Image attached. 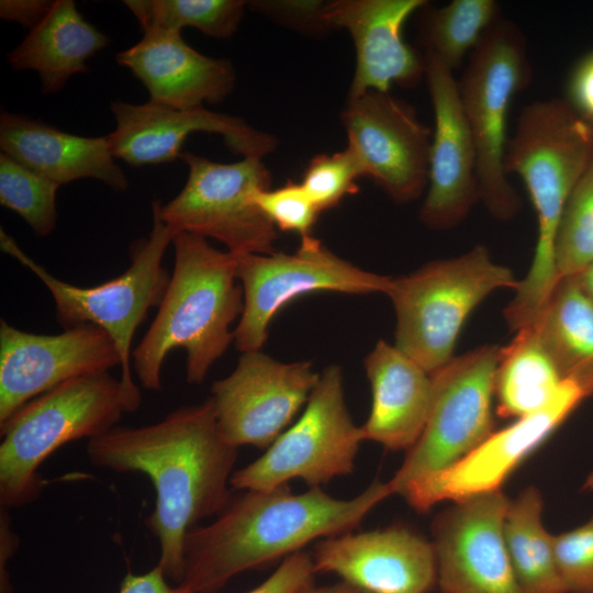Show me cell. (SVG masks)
<instances>
[{"label": "cell", "mask_w": 593, "mask_h": 593, "mask_svg": "<svg viewBox=\"0 0 593 593\" xmlns=\"http://www.w3.org/2000/svg\"><path fill=\"white\" fill-rule=\"evenodd\" d=\"M237 450L223 435L211 398L152 425L114 426L87 444L92 466L150 479L156 502L145 525L159 542L157 566L177 584L183 578L187 533L232 497Z\"/></svg>", "instance_id": "obj_1"}, {"label": "cell", "mask_w": 593, "mask_h": 593, "mask_svg": "<svg viewBox=\"0 0 593 593\" xmlns=\"http://www.w3.org/2000/svg\"><path fill=\"white\" fill-rule=\"evenodd\" d=\"M388 482L374 480L351 499L322 488L294 494L289 484L244 490L230 499L214 522L186 535L180 584L193 593H216L232 578L303 550L316 540L353 532L383 500Z\"/></svg>", "instance_id": "obj_2"}, {"label": "cell", "mask_w": 593, "mask_h": 593, "mask_svg": "<svg viewBox=\"0 0 593 593\" xmlns=\"http://www.w3.org/2000/svg\"><path fill=\"white\" fill-rule=\"evenodd\" d=\"M593 150V127L567 99L526 105L507 141L506 174L519 176L537 215L538 237L526 277L504 311L514 331L533 323L558 283L556 244L569 199Z\"/></svg>", "instance_id": "obj_3"}, {"label": "cell", "mask_w": 593, "mask_h": 593, "mask_svg": "<svg viewBox=\"0 0 593 593\" xmlns=\"http://www.w3.org/2000/svg\"><path fill=\"white\" fill-rule=\"evenodd\" d=\"M172 244L169 283L156 317L132 351L137 378L152 391L161 389L164 361L176 348L187 353L188 383L201 384L234 340L231 327L244 307L235 255L186 232L177 234Z\"/></svg>", "instance_id": "obj_4"}, {"label": "cell", "mask_w": 593, "mask_h": 593, "mask_svg": "<svg viewBox=\"0 0 593 593\" xmlns=\"http://www.w3.org/2000/svg\"><path fill=\"white\" fill-rule=\"evenodd\" d=\"M141 402V393L100 372L68 380L22 405L0 424L1 508L35 501L45 459L67 443L104 434L124 413L137 411Z\"/></svg>", "instance_id": "obj_5"}, {"label": "cell", "mask_w": 593, "mask_h": 593, "mask_svg": "<svg viewBox=\"0 0 593 593\" xmlns=\"http://www.w3.org/2000/svg\"><path fill=\"white\" fill-rule=\"evenodd\" d=\"M518 284L483 245L392 278L387 295L396 315L395 346L433 374L454 358L470 313L494 291Z\"/></svg>", "instance_id": "obj_6"}, {"label": "cell", "mask_w": 593, "mask_h": 593, "mask_svg": "<svg viewBox=\"0 0 593 593\" xmlns=\"http://www.w3.org/2000/svg\"><path fill=\"white\" fill-rule=\"evenodd\" d=\"M153 227L148 237L131 246V265L120 276L94 287L69 284L26 255L1 228L3 253L15 258L32 271L51 292L57 322L65 328L93 324L113 339L121 358L122 384L133 393H141L132 378V342L137 327L149 309L159 306L170 280L163 267V257L175 234L161 220L157 199L152 200Z\"/></svg>", "instance_id": "obj_7"}, {"label": "cell", "mask_w": 593, "mask_h": 593, "mask_svg": "<svg viewBox=\"0 0 593 593\" xmlns=\"http://www.w3.org/2000/svg\"><path fill=\"white\" fill-rule=\"evenodd\" d=\"M530 79L526 37L516 23L501 16L468 56L458 81L477 150L480 200L499 220L512 219L522 206L504 167L506 120L513 98Z\"/></svg>", "instance_id": "obj_8"}, {"label": "cell", "mask_w": 593, "mask_h": 593, "mask_svg": "<svg viewBox=\"0 0 593 593\" xmlns=\"http://www.w3.org/2000/svg\"><path fill=\"white\" fill-rule=\"evenodd\" d=\"M363 434L347 409L343 372L329 365L310 394L300 418L255 461L235 470L234 490L268 491L292 479L322 488L354 471Z\"/></svg>", "instance_id": "obj_9"}, {"label": "cell", "mask_w": 593, "mask_h": 593, "mask_svg": "<svg viewBox=\"0 0 593 593\" xmlns=\"http://www.w3.org/2000/svg\"><path fill=\"white\" fill-rule=\"evenodd\" d=\"M179 159L188 166L186 184L168 203L157 199L159 215L175 236L211 237L235 256L276 251L277 228L255 202L256 193L271 183L261 158L221 164L182 152Z\"/></svg>", "instance_id": "obj_10"}, {"label": "cell", "mask_w": 593, "mask_h": 593, "mask_svg": "<svg viewBox=\"0 0 593 593\" xmlns=\"http://www.w3.org/2000/svg\"><path fill=\"white\" fill-rule=\"evenodd\" d=\"M500 347L484 345L454 357L432 374L425 427L390 481L392 494L461 460L493 430L492 404Z\"/></svg>", "instance_id": "obj_11"}, {"label": "cell", "mask_w": 593, "mask_h": 593, "mask_svg": "<svg viewBox=\"0 0 593 593\" xmlns=\"http://www.w3.org/2000/svg\"><path fill=\"white\" fill-rule=\"evenodd\" d=\"M244 307L234 328V343L243 353L261 350L273 316L289 302L315 291L350 294L388 292L392 277L356 267L315 237L301 238L292 254L236 256Z\"/></svg>", "instance_id": "obj_12"}, {"label": "cell", "mask_w": 593, "mask_h": 593, "mask_svg": "<svg viewBox=\"0 0 593 593\" xmlns=\"http://www.w3.org/2000/svg\"><path fill=\"white\" fill-rule=\"evenodd\" d=\"M592 394L583 382L563 379L545 406L493 432L454 466L407 484L400 495L416 511L426 512L443 501L457 502L501 490L517 466Z\"/></svg>", "instance_id": "obj_13"}, {"label": "cell", "mask_w": 593, "mask_h": 593, "mask_svg": "<svg viewBox=\"0 0 593 593\" xmlns=\"http://www.w3.org/2000/svg\"><path fill=\"white\" fill-rule=\"evenodd\" d=\"M340 118L363 176L391 199L411 202L427 189L433 131L411 104L390 92L368 91L348 99Z\"/></svg>", "instance_id": "obj_14"}, {"label": "cell", "mask_w": 593, "mask_h": 593, "mask_svg": "<svg viewBox=\"0 0 593 593\" xmlns=\"http://www.w3.org/2000/svg\"><path fill=\"white\" fill-rule=\"evenodd\" d=\"M320 379L309 361L281 362L261 350L243 353L211 400L220 428L237 448L267 449L306 404Z\"/></svg>", "instance_id": "obj_15"}, {"label": "cell", "mask_w": 593, "mask_h": 593, "mask_svg": "<svg viewBox=\"0 0 593 593\" xmlns=\"http://www.w3.org/2000/svg\"><path fill=\"white\" fill-rule=\"evenodd\" d=\"M508 504L501 489L454 502L435 517L432 544L441 593H523L504 537Z\"/></svg>", "instance_id": "obj_16"}, {"label": "cell", "mask_w": 593, "mask_h": 593, "mask_svg": "<svg viewBox=\"0 0 593 593\" xmlns=\"http://www.w3.org/2000/svg\"><path fill=\"white\" fill-rule=\"evenodd\" d=\"M121 367L111 336L85 324L57 335L21 331L0 321V424L22 405L82 376Z\"/></svg>", "instance_id": "obj_17"}, {"label": "cell", "mask_w": 593, "mask_h": 593, "mask_svg": "<svg viewBox=\"0 0 593 593\" xmlns=\"http://www.w3.org/2000/svg\"><path fill=\"white\" fill-rule=\"evenodd\" d=\"M424 57L434 131L419 217L429 228L447 230L458 225L480 200L477 150L454 71L429 53Z\"/></svg>", "instance_id": "obj_18"}, {"label": "cell", "mask_w": 593, "mask_h": 593, "mask_svg": "<svg viewBox=\"0 0 593 593\" xmlns=\"http://www.w3.org/2000/svg\"><path fill=\"white\" fill-rule=\"evenodd\" d=\"M115 128L105 135L114 158L133 167L174 161L194 132L215 133L243 157L262 158L277 147V138L250 126L244 119L199 107L179 110L154 101L112 102Z\"/></svg>", "instance_id": "obj_19"}, {"label": "cell", "mask_w": 593, "mask_h": 593, "mask_svg": "<svg viewBox=\"0 0 593 593\" xmlns=\"http://www.w3.org/2000/svg\"><path fill=\"white\" fill-rule=\"evenodd\" d=\"M311 556L316 573L368 593H429L436 585L432 541L404 526L324 538Z\"/></svg>", "instance_id": "obj_20"}, {"label": "cell", "mask_w": 593, "mask_h": 593, "mask_svg": "<svg viewBox=\"0 0 593 593\" xmlns=\"http://www.w3.org/2000/svg\"><path fill=\"white\" fill-rule=\"evenodd\" d=\"M427 5L425 0H335L325 2L329 27L349 32L356 67L348 99L368 91L389 92L391 86L414 87L425 77V57L403 37L407 19Z\"/></svg>", "instance_id": "obj_21"}, {"label": "cell", "mask_w": 593, "mask_h": 593, "mask_svg": "<svg viewBox=\"0 0 593 593\" xmlns=\"http://www.w3.org/2000/svg\"><path fill=\"white\" fill-rule=\"evenodd\" d=\"M115 59L144 85L150 101L179 110L220 103L236 82L230 59L197 52L181 32L144 30L139 42L118 53Z\"/></svg>", "instance_id": "obj_22"}, {"label": "cell", "mask_w": 593, "mask_h": 593, "mask_svg": "<svg viewBox=\"0 0 593 593\" xmlns=\"http://www.w3.org/2000/svg\"><path fill=\"white\" fill-rule=\"evenodd\" d=\"M0 148L1 153L59 186L91 178L118 192L130 187L122 168L114 161L107 136H80L40 120L2 111Z\"/></svg>", "instance_id": "obj_23"}, {"label": "cell", "mask_w": 593, "mask_h": 593, "mask_svg": "<svg viewBox=\"0 0 593 593\" xmlns=\"http://www.w3.org/2000/svg\"><path fill=\"white\" fill-rule=\"evenodd\" d=\"M371 388L365 440L409 450L419 438L433 401L432 374L395 345L378 340L365 358Z\"/></svg>", "instance_id": "obj_24"}, {"label": "cell", "mask_w": 593, "mask_h": 593, "mask_svg": "<svg viewBox=\"0 0 593 593\" xmlns=\"http://www.w3.org/2000/svg\"><path fill=\"white\" fill-rule=\"evenodd\" d=\"M109 37L83 19L72 0H56L47 15L8 53L15 70H34L43 93L60 91L70 77L87 72V60Z\"/></svg>", "instance_id": "obj_25"}, {"label": "cell", "mask_w": 593, "mask_h": 593, "mask_svg": "<svg viewBox=\"0 0 593 593\" xmlns=\"http://www.w3.org/2000/svg\"><path fill=\"white\" fill-rule=\"evenodd\" d=\"M529 325L562 378L579 380L593 391V301L575 275L558 281Z\"/></svg>", "instance_id": "obj_26"}, {"label": "cell", "mask_w": 593, "mask_h": 593, "mask_svg": "<svg viewBox=\"0 0 593 593\" xmlns=\"http://www.w3.org/2000/svg\"><path fill=\"white\" fill-rule=\"evenodd\" d=\"M563 378L540 342L535 328L527 325L500 347L494 381L496 413L516 419L545 406Z\"/></svg>", "instance_id": "obj_27"}, {"label": "cell", "mask_w": 593, "mask_h": 593, "mask_svg": "<svg viewBox=\"0 0 593 593\" xmlns=\"http://www.w3.org/2000/svg\"><path fill=\"white\" fill-rule=\"evenodd\" d=\"M542 496L535 486L510 500L504 537L523 593H568L560 577L552 534L542 524Z\"/></svg>", "instance_id": "obj_28"}, {"label": "cell", "mask_w": 593, "mask_h": 593, "mask_svg": "<svg viewBox=\"0 0 593 593\" xmlns=\"http://www.w3.org/2000/svg\"><path fill=\"white\" fill-rule=\"evenodd\" d=\"M501 18L494 0H452L429 11L422 23V41L429 53L452 71Z\"/></svg>", "instance_id": "obj_29"}, {"label": "cell", "mask_w": 593, "mask_h": 593, "mask_svg": "<svg viewBox=\"0 0 593 593\" xmlns=\"http://www.w3.org/2000/svg\"><path fill=\"white\" fill-rule=\"evenodd\" d=\"M142 30L181 32L183 27L228 38L238 29L247 2L242 0H125Z\"/></svg>", "instance_id": "obj_30"}, {"label": "cell", "mask_w": 593, "mask_h": 593, "mask_svg": "<svg viewBox=\"0 0 593 593\" xmlns=\"http://www.w3.org/2000/svg\"><path fill=\"white\" fill-rule=\"evenodd\" d=\"M59 187L9 155L0 154V203L18 213L37 236H47L56 227Z\"/></svg>", "instance_id": "obj_31"}, {"label": "cell", "mask_w": 593, "mask_h": 593, "mask_svg": "<svg viewBox=\"0 0 593 593\" xmlns=\"http://www.w3.org/2000/svg\"><path fill=\"white\" fill-rule=\"evenodd\" d=\"M593 262V150L567 204L556 244L558 281Z\"/></svg>", "instance_id": "obj_32"}, {"label": "cell", "mask_w": 593, "mask_h": 593, "mask_svg": "<svg viewBox=\"0 0 593 593\" xmlns=\"http://www.w3.org/2000/svg\"><path fill=\"white\" fill-rule=\"evenodd\" d=\"M362 176L357 157L346 147L334 154L314 156L300 183L321 213L338 205L346 195L358 192L357 179Z\"/></svg>", "instance_id": "obj_33"}, {"label": "cell", "mask_w": 593, "mask_h": 593, "mask_svg": "<svg viewBox=\"0 0 593 593\" xmlns=\"http://www.w3.org/2000/svg\"><path fill=\"white\" fill-rule=\"evenodd\" d=\"M255 202L276 228L298 233L301 238L311 236L320 214L302 184L291 180L277 189L258 191Z\"/></svg>", "instance_id": "obj_34"}, {"label": "cell", "mask_w": 593, "mask_h": 593, "mask_svg": "<svg viewBox=\"0 0 593 593\" xmlns=\"http://www.w3.org/2000/svg\"><path fill=\"white\" fill-rule=\"evenodd\" d=\"M560 577L568 593H593V516L569 532L552 536Z\"/></svg>", "instance_id": "obj_35"}, {"label": "cell", "mask_w": 593, "mask_h": 593, "mask_svg": "<svg viewBox=\"0 0 593 593\" xmlns=\"http://www.w3.org/2000/svg\"><path fill=\"white\" fill-rule=\"evenodd\" d=\"M323 1H249L254 11L284 24L286 26L311 33H322L329 27L324 18Z\"/></svg>", "instance_id": "obj_36"}, {"label": "cell", "mask_w": 593, "mask_h": 593, "mask_svg": "<svg viewBox=\"0 0 593 593\" xmlns=\"http://www.w3.org/2000/svg\"><path fill=\"white\" fill-rule=\"evenodd\" d=\"M315 574L311 553L300 550L284 558L270 577L246 593H294L314 584Z\"/></svg>", "instance_id": "obj_37"}, {"label": "cell", "mask_w": 593, "mask_h": 593, "mask_svg": "<svg viewBox=\"0 0 593 593\" xmlns=\"http://www.w3.org/2000/svg\"><path fill=\"white\" fill-rule=\"evenodd\" d=\"M567 100L593 127V52L581 59L573 70Z\"/></svg>", "instance_id": "obj_38"}, {"label": "cell", "mask_w": 593, "mask_h": 593, "mask_svg": "<svg viewBox=\"0 0 593 593\" xmlns=\"http://www.w3.org/2000/svg\"><path fill=\"white\" fill-rule=\"evenodd\" d=\"M54 2L49 0H1L0 16L31 30L47 15Z\"/></svg>", "instance_id": "obj_39"}, {"label": "cell", "mask_w": 593, "mask_h": 593, "mask_svg": "<svg viewBox=\"0 0 593 593\" xmlns=\"http://www.w3.org/2000/svg\"><path fill=\"white\" fill-rule=\"evenodd\" d=\"M119 593H193L189 588L171 586L161 569L156 564L144 574L127 573L120 585Z\"/></svg>", "instance_id": "obj_40"}, {"label": "cell", "mask_w": 593, "mask_h": 593, "mask_svg": "<svg viewBox=\"0 0 593 593\" xmlns=\"http://www.w3.org/2000/svg\"><path fill=\"white\" fill-rule=\"evenodd\" d=\"M0 593H10L12 586L8 575L7 564L18 547V536L11 528L7 510L1 508L0 518Z\"/></svg>", "instance_id": "obj_41"}, {"label": "cell", "mask_w": 593, "mask_h": 593, "mask_svg": "<svg viewBox=\"0 0 593 593\" xmlns=\"http://www.w3.org/2000/svg\"><path fill=\"white\" fill-rule=\"evenodd\" d=\"M294 593H368L347 582L340 581L332 585L316 586L315 583Z\"/></svg>", "instance_id": "obj_42"}, {"label": "cell", "mask_w": 593, "mask_h": 593, "mask_svg": "<svg viewBox=\"0 0 593 593\" xmlns=\"http://www.w3.org/2000/svg\"><path fill=\"white\" fill-rule=\"evenodd\" d=\"M582 288L593 301V262L575 275Z\"/></svg>", "instance_id": "obj_43"}, {"label": "cell", "mask_w": 593, "mask_h": 593, "mask_svg": "<svg viewBox=\"0 0 593 593\" xmlns=\"http://www.w3.org/2000/svg\"><path fill=\"white\" fill-rule=\"evenodd\" d=\"M583 489L593 492V470L585 480Z\"/></svg>", "instance_id": "obj_44"}]
</instances>
